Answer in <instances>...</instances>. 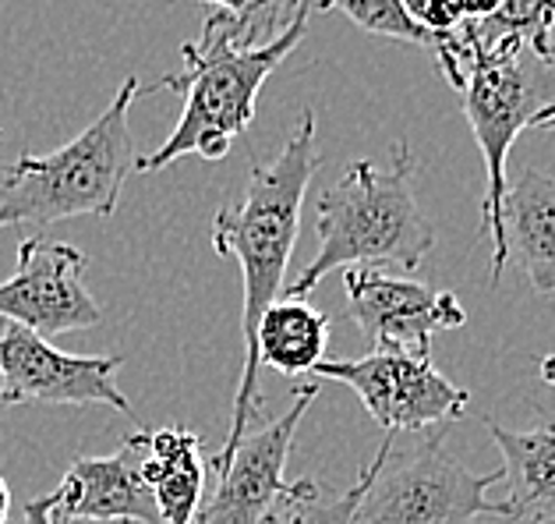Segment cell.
Listing matches in <instances>:
<instances>
[{"label": "cell", "mask_w": 555, "mask_h": 524, "mask_svg": "<svg viewBox=\"0 0 555 524\" xmlns=\"http://www.w3.org/2000/svg\"><path fill=\"white\" fill-rule=\"evenodd\" d=\"M503 453L506 521H555V422L513 433L506 425L485 422Z\"/></svg>", "instance_id": "15"}, {"label": "cell", "mask_w": 555, "mask_h": 524, "mask_svg": "<svg viewBox=\"0 0 555 524\" xmlns=\"http://www.w3.org/2000/svg\"><path fill=\"white\" fill-rule=\"evenodd\" d=\"M142 82L128 75L111 106L61 150L22 153L0 192V231L18 223L50 227L72 217H114L128 174L139 164L128 128Z\"/></svg>", "instance_id": "5"}, {"label": "cell", "mask_w": 555, "mask_h": 524, "mask_svg": "<svg viewBox=\"0 0 555 524\" xmlns=\"http://www.w3.org/2000/svg\"><path fill=\"white\" fill-rule=\"evenodd\" d=\"M0 139H4V128H0Z\"/></svg>", "instance_id": "27"}, {"label": "cell", "mask_w": 555, "mask_h": 524, "mask_svg": "<svg viewBox=\"0 0 555 524\" xmlns=\"http://www.w3.org/2000/svg\"><path fill=\"white\" fill-rule=\"evenodd\" d=\"M319 397V380L294 389V405L280 419L266 422L259 433L241 439L237 453L230 457L220 482L212 489V500L202 503L195 524H259L266 510L276 503V496L287 486V457L297 439V425Z\"/></svg>", "instance_id": "11"}, {"label": "cell", "mask_w": 555, "mask_h": 524, "mask_svg": "<svg viewBox=\"0 0 555 524\" xmlns=\"http://www.w3.org/2000/svg\"><path fill=\"white\" fill-rule=\"evenodd\" d=\"M322 164L315 145V114L305 111L301 125L283 142V150L255 164L248 174V188L241 203L223 206L212 220V248L220 255H234L245 280V369H251L255 330L266 308L283 298L291 252L301 227V203L315 170Z\"/></svg>", "instance_id": "3"}, {"label": "cell", "mask_w": 555, "mask_h": 524, "mask_svg": "<svg viewBox=\"0 0 555 524\" xmlns=\"http://www.w3.org/2000/svg\"><path fill=\"white\" fill-rule=\"evenodd\" d=\"M464 11H467V22H485L499 11V0H464Z\"/></svg>", "instance_id": "22"}, {"label": "cell", "mask_w": 555, "mask_h": 524, "mask_svg": "<svg viewBox=\"0 0 555 524\" xmlns=\"http://www.w3.org/2000/svg\"><path fill=\"white\" fill-rule=\"evenodd\" d=\"M4 394H8V386H4V375H0V408H4Z\"/></svg>", "instance_id": "26"}, {"label": "cell", "mask_w": 555, "mask_h": 524, "mask_svg": "<svg viewBox=\"0 0 555 524\" xmlns=\"http://www.w3.org/2000/svg\"><path fill=\"white\" fill-rule=\"evenodd\" d=\"M389 453H392V436H383V447H378V453L372 457V464L364 468L354 486L344 493L319 486L315 478L287 482L283 493L276 496V503L266 510V517L259 524H354L361 496L372 486L375 472L383 468Z\"/></svg>", "instance_id": "16"}, {"label": "cell", "mask_w": 555, "mask_h": 524, "mask_svg": "<svg viewBox=\"0 0 555 524\" xmlns=\"http://www.w3.org/2000/svg\"><path fill=\"white\" fill-rule=\"evenodd\" d=\"M524 43L513 36L492 33L485 22H464L460 29L436 36L439 72L456 89L467 125L481 145L485 170H489V192L481 203V234L492 241V284L503 277L509 252L503 234V199H506V159L520 131L531 125L538 97L531 78L517 64Z\"/></svg>", "instance_id": "4"}, {"label": "cell", "mask_w": 555, "mask_h": 524, "mask_svg": "<svg viewBox=\"0 0 555 524\" xmlns=\"http://www.w3.org/2000/svg\"><path fill=\"white\" fill-rule=\"evenodd\" d=\"M86 255L67 241L25 238L18 266L0 284V319L57 337L72 330H92L103 322L100 305L86 287Z\"/></svg>", "instance_id": "10"}, {"label": "cell", "mask_w": 555, "mask_h": 524, "mask_svg": "<svg viewBox=\"0 0 555 524\" xmlns=\"http://www.w3.org/2000/svg\"><path fill=\"white\" fill-rule=\"evenodd\" d=\"M120 366H125L120 355H67L18 322L0 327V375L8 386L4 408L100 405L128 414V397L117 389Z\"/></svg>", "instance_id": "8"}, {"label": "cell", "mask_w": 555, "mask_h": 524, "mask_svg": "<svg viewBox=\"0 0 555 524\" xmlns=\"http://www.w3.org/2000/svg\"><path fill=\"white\" fill-rule=\"evenodd\" d=\"M198 4H209L234 18L241 47L273 43L297 18L315 11V0H198Z\"/></svg>", "instance_id": "17"}, {"label": "cell", "mask_w": 555, "mask_h": 524, "mask_svg": "<svg viewBox=\"0 0 555 524\" xmlns=\"http://www.w3.org/2000/svg\"><path fill=\"white\" fill-rule=\"evenodd\" d=\"M11 517V489H8V482L0 478V524H8Z\"/></svg>", "instance_id": "24"}, {"label": "cell", "mask_w": 555, "mask_h": 524, "mask_svg": "<svg viewBox=\"0 0 555 524\" xmlns=\"http://www.w3.org/2000/svg\"><path fill=\"white\" fill-rule=\"evenodd\" d=\"M538 369H541V380H545L548 386H555V355H545L538 361Z\"/></svg>", "instance_id": "25"}, {"label": "cell", "mask_w": 555, "mask_h": 524, "mask_svg": "<svg viewBox=\"0 0 555 524\" xmlns=\"http://www.w3.org/2000/svg\"><path fill=\"white\" fill-rule=\"evenodd\" d=\"M347 316L369 337L372 352H411L431 358V341L442 330L467 322L453 291H436L411 277H392L375 266L344 273Z\"/></svg>", "instance_id": "9"}, {"label": "cell", "mask_w": 555, "mask_h": 524, "mask_svg": "<svg viewBox=\"0 0 555 524\" xmlns=\"http://www.w3.org/2000/svg\"><path fill=\"white\" fill-rule=\"evenodd\" d=\"M531 125H534V128H545V131L555 128V97H552L548 103H541V106H538L534 117H531Z\"/></svg>", "instance_id": "23"}, {"label": "cell", "mask_w": 555, "mask_h": 524, "mask_svg": "<svg viewBox=\"0 0 555 524\" xmlns=\"http://www.w3.org/2000/svg\"><path fill=\"white\" fill-rule=\"evenodd\" d=\"M145 429L120 443L106 457H75L61 486L47 500L61 521H100V524H164L142 478Z\"/></svg>", "instance_id": "12"}, {"label": "cell", "mask_w": 555, "mask_h": 524, "mask_svg": "<svg viewBox=\"0 0 555 524\" xmlns=\"http://www.w3.org/2000/svg\"><path fill=\"white\" fill-rule=\"evenodd\" d=\"M22 524H100V521H61L53 517L50 510V500L47 496H39V500H29L22 510Z\"/></svg>", "instance_id": "21"}, {"label": "cell", "mask_w": 555, "mask_h": 524, "mask_svg": "<svg viewBox=\"0 0 555 524\" xmlns=\"http://www.w3.org/2000/svg\"><path fill=\"white\" fill-rule=\"evenodd\" d=\"M492 33L513 36L517 43L531 47L538 61L555 64V0H499V11L485 18Z\"/></svg>", "instance_id": "19"}, {"label": "cell", "mask_w": 555, "mask_h": 524, "mask_svg": "<svg viewBox=\"0 0 555 524\" xmlns=\"http://www.w3.org/2000/svg\"><path fill=\"white\" fill-rule=\"evenodd\" d=\"M417 22H422L431 36L453 33V29H460V25L467 22L464 0H428L425 11H422V18H417Z\"/></svg>", "instance_id": "20"}, {"label": "cell", "mask_w": 555, "mask_h": 524, "mask_svg": "<svg viewBox=\"0 0 555 524\" xmlns=\"http://www.w3.org/2000/svg\"><path fill=\"white\" fill-rule=\"evenodd\" d=\"M495 482H503V468L474 475L442 447V429H436L397 461L386 457L361 496L354 524H470L481 514L503 517V500H489Z\"/></svg>", "instance_id": "6"}, {"label": "cell", "mask_w": 555, "mask_h": 524, "mask_svg": "<svg viewBox=\"0 0 555 524\" xmlns=\"http://www.w3.org/2000/svg\"><path fill=\"white\" fill-rule=\"evenodd\" d=\"M344 11L350 22H358L364 33L397 39V43H417L431 47L436 36L417 18H411V11L403 8V0H315V11Z\"/></svg>", "instance_id": "18"}, {"label": "cell", "mask_w": 555, "mask_h": 524, "mask_svg": "<svg viewBox=\"0 0 555 524\" xmlns=\"http://www.w3.org/2000/svg\"><path fill=\"white\" fill-rule=\"evenodd\" d=\"M503 234L531 287L555 294V178L534 167L520 170L503 199Z\"/></svg>", "instance_id": "14"}, {"label": "cell", "mask_w": 555, "mask_h": 524, "mask_svg": "<svg viewBox=\"0 0 555 524\" xmlns=\"http://www.w3.org/2000/svg\"><path fill=\"white\" fill-rule=\"evenodd\" d=\"M311 380L344 383L358 394L372 422L386 436L436 433L464 419L470 394L453 386L436 361L411 352H372L364 358H326Z\"/></svg>", "instance_id": "7"}, {"label": "cell", "mask_w": 555, "mask_h": 524, "mask_svg": "<svg viewBox=\"0 0 555 524\" xmlns=\"http://www.w3.org/2000/svg\"><path fill=\"white\" fill-rule=\"evenodd\" d=\"M319 252L301 266L294 284L283 287L287 298H308L326 273L358 270V266L392 263L414 273L436 245V227L417 206L414 195V153L408 142L392 145V164L372 159L350 164L340 181L330 184L315 203Z\"/></svg>", "instance_id": "2"}, {"label": "cell", "mask_w": 555, "mask_h": 524, "mask_svg": "<svg viewBox=\"0 0 555 524\" xmlns=\"http://www.w3.org/2000/svg\"><path fill=\"white\" fill-rule=\"evenodd\" d=\"M308 18L311 15H301L273 43L241 47L234 18L223 15V11H212L206 25H202L198 39L181 47L184 68L142 89V92H156V89L181 92L184 111L178 125H173L170 139L156 153L139 156L134 170L153 174L178 164L184 156L223 159L234 139L248 131L266 78L305 39Z\"/></svg>", "instance_id": "1"}, {"label": "cell", "mask_w": 555, "mask_h": 524, "mask_svg": "<svg viewBox=\"0 0 555 524\" xmlns=\"http://www.w3.org/2000/svg\"><path fill=\"white\" fill-rule=\"evenodd\" d=\"M142 478L164 524H195L206 503V461H202V436L181 425L145 429V461Z\"/></svg>", "instance_id": "13"}]
</instances>
